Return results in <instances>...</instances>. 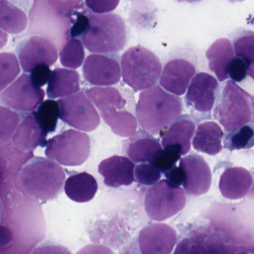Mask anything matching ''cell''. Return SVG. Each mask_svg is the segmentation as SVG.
Wrapping results in <instances>:
<instances>
[{
  "instance_id": "6da1fadb",
  "label": "cell",
  "mask_w": 254,
  "mask_h": 254,
  "mask_svg": "<svg viewBox=\"0 0 254 254\" xmlns=\"http://www.w3.org/2000/svg\"><path fill=\"white\" fill-rule=\"evenodd\" d=\"M182 111L181 100L158 86L142 92L136 107L140 127L152 135L171 127L180 117Z\"/></svg>"
},
{
  "instance_id": "7a4b0ae2",
  "label": "cell",
  "mask_w": 254,
  "mask_h": 254,
  "mask_svg": "<svg viewBox=\"0 0 254 254\" xmlns=\"http://www.w3.org/2000/svg\"><path fill=\"white\" fill-rule=\"evenodd\" d=\"M65 181L64 169L53 160L33 157L18 173V190L42 201L53 199L61 192Z\"/></svg>"
},
{
  "instance_id": "3957f363",
  "label": "cell",
  "mask_w": 254,
  "mask_h": 254,
  "mask_svg": "<svg viewBox=\"0 0 254 254\" xmlns=\"http://www.w3.org/2000/svg\"><path fill=\"white\" fill-rule=\"evenodd\" d=\"M82 40L84 46L92 53H117L127 43L126 25L116 13L91 14Z\"/></svg>"
},
{
  "instance_id": "277c9868",
  "label": "cell",
  "mask_w": 254,
  "mask_h": 254,
  "mask_svg": "<svg viewBox=\"0 0 254 254\" xmlns=\"http://www.w3.org/2000/svg\"><path fill=\"white\" fill-rule=\"evenodd\" d=\"M213 116L226 131L254 124L253 96L235 82L229 80L217 95Z\"/></svg>"
},
{
  "instance_id": "5b68a950",
  "label": "cell",
  "mask_w": 254,
  "mask_h": 254,
  "mask_svg": "<svg viewBox=\"0 0 254 254\" xmlns=\"http://www.w3.org/2000/svg\"><path fill=\"white\" fill-rule=\"evenodd\" d=\"M86 94L115 134L123 137L135 134L137 119L125 110L126 100L117 89L110 86L93 87L87 89Z\"/></svg>"
},
{
  "instance_id": "8992f818",
  "label": "cell",
  "mask_w": 254,
  "mask_h": 254,
  "mask_svg": "<svg viewBox=\"0 0 254 254\" xmlns=\"http://www.w3.org/2000/svg\"><path fill=\"white\" fill-rule=\"evenodd\" d=\"M121 65L124 81L134 92L155 86L162 71L159 58L152 51L140 46H133L123 54Z\"/></svg>"
},
{
  "instance_id": "52a82bcc",
  "label": "cell",
  "mask_w": 254,
  "mask_h": 254,
  "mask_svg": "<svg viewBox=\"0 0 254 254\" xmlns=\"http://www.w3.org/2000/svg\"><path fill=\"white\" fill-rule=\"evenodd\" d=\"M90 147L87 134L68 129L48 140L45 155L62 165L79 166L89 158Z\"/></svg>"
},
{
  "instance_id": "ba28073f",
  "label": "cell",
  "mask_w": 254,
  "mask_h": 254,
  "mask_svg": "<svg viewBox=\"0 0 254 254\" xmlns=\"http://www.w3.org/2000/svg\"><path fill=\"white\" fill-rule=\"evenodd\" d=\"M186 197L180 188L171 186L161 180L148 190L145 196V210L152 220L164 221L172 217L186 205Z\"/></svg>"
},
{
  "instance_id": "9c48e42d",
  "label": "cell",
  "mask_w": 254,
  "mask_h": 254,
  "mask_svg": "<svg viewBox=\"0 0 254 254\" xmlns=\"http://www.w3.org/2000/svg\"><path fill=\"white\" fill-rule=\"evenodd\" d=\"M60 119L69 126L84 131H91L100 124V116L83 92L58 100Z\"/></svg>"
},
{
  "instance_id": "30bf717a",
  "label": "cell",
  "mask_w": 254,
  "mask_h": 254,
  "mask_svg": "<svg viewBox=\"0 0 254 254\" xmlns=\"http://www.w3.org/2000/svg\"><path fill=\"white\" fill-rule=\"evenodd\" d=\"M44 97V90L33 83L31 76L22 74L1 92L0 99L5 107L30 113L38 108Z\"/></svg>"
},
{
  "instance_id": "8fae6325",
  "label": "cell",
  "mask_w": 254,
  "mask_h": 254,
  "mask_svg": "<svg viewBox=\"0 0 254 254\" xmlns=\"http://www.w3.org/2000/svg\"><path fill=\"white\" fill-rule=\"evenodd\" d=\"M219 83L213 76L201 72L192 78L185 101L193 116L210 119L217 96Z\"/></svg>"
},
{
  "instance_id": "7c38bea8",
  "label": "cell",
  "mask_w": 254,
  "mask_h": 254,
  "mask_svg": "<svg viewBox=\"0 0 254 254\" xmlns=\"http://www.w3.org/2000/svg\"><path fill=\"white\" fill-rule=\"evenodd\" d=\"M16 52L21 67L28 73L40 64L54 65L58 58L56 46L42 36H31L22 40L16 46Z\"/></svg>"
},
{
  "instance_id": "4fadbf2b",
  "label": "cell",
  "mask_w": 254,
  "mask_h": 254,
  "mask_svg": "<svg viewBox=\"0 0 254 254\" xmlns=\"http://www.w3.org/2000/svg\"><path fill=\"white\" fill-rule=\"evenodd\" d=\"M83 75L85 80L93 86L116 84L121 78L119 61L111 55H89L84 64Z\"/></svg>"
},
{
  "instance_id": "5bb4252c",
  "label": "cell",
  "mask_w": 254,
  "mask_h": 254,
  "mask_svg": "<svg viewBox=\"0 0 254 254\" xmlns=\"http://www.w3.org/2000/svg\"><path fill=\"white\" fill-rule=\"evenodd\" d=\"M177 234L169 225L153 224L140 231L137 243L140 254H171Z\"/></svg>"
},
{
  "instance_id": "9a60e30c",
  "label": "cell",
  "mask_w": 254,
  "mask_h": 254,
  "mask_svg": "<svg viewBox=\"0 0 254 254\" xmlns=\"http://www.w3.org/2000/svg\"><path fill=\"white\" fill-rule=\"evenodd\" d=\"M180 167L184 172L183 188L189 195L205 194L210 190L212 183V173L205 160L197 155H190L180 160Z\"/></svg>"
},
{
  "instance_id": "2e32d148",
  "label": "cell",
  "mask_w": 254,
  "mask_h": 254,
  "mask_svg": "<svg viewBox=\"0 0 254 254\" xmlns=\"http://www.w3.org/2000/svg\"><path fill=\"white\" fill-rule=\"evenodd\" d=\"M195 71V66L189 61L183 59L172 60L164 66L160 84L166 90L175 95H183Z\"/></svg>"
},
{
  "instance_id": "e0dca14e",
  "label": "cell",
  "mask_w": 254,
  "mask_h": 254,
  "mask_svg": "<svg viewBox=\"0 0 254 254\" xmlns=\"http://www.w3.org/2000/svg\"><path fill=\"white\" fill-rule=\"evenodd\" d=\"M135 165L127 157L113 155L103 160L98 165V173L104 177V182L110 188L128 186L134 182Z\"/></svg>"
},
{
  "instance_id": "ac0fdd59",
  "label": "cell",
  "mask_w": 254,
  "mask_h": 254,
  "mask_svg": "<svg viewBox=\"0 0 254 254\" xmlns=\"http://www.w3.org/2000/svg\"><path fill=\"white\" fill-rule=\"evenodd\" d=\"M46 135L36 119L34 112L27 114L19 124L14 135L13 144L25 152H32L38 146H47Z\"/></svg>"
},
{
  "instance_id": "d6986e66",
  "label": "cell",
  "mask_w": 254,
  "mask_h": 254,
  "mask_svg": "<svg viewBox=\"0 0 254 254\" xmlns=\"http://www.w3.org/2000/svg\"><path fill=\"white\" fill-rule=\"evenodd\" d=\"M253 184L250 172L243 167H229L222 173L219 182L222 195L228 199H240L247 195Z\"/></svg>"
},
{
  "instance_id": "ffe728a7",
  "label": "cell",
  "mask_w": 254,
  "mask_h": 254,
  "mask_svg": "<svg viewBox=\"0 0 254 254\" xmlns=\"http://www.w3.org/2000/svg\"><path fill=\"white\" fill-rule=\"evenodd\" d=\"M31 158H33L32 152L20 150L14 145L9 143L1 145V182H4L5 190L12 189L14 187L18 173Z\"/></svg>"
},
{
  "instance_id": "44dd1931",
  "label": "cell",
  "mask_w": 254,
  "mask_h": 254,
  "mask_svg": "<svg viewBox=\"0 0 254 254\" xmlns=\"http://www.w3.org/2000/svg\"><path fill=\"white\" fill-rule=\"evenodd\" d=\"M126 153L137 163L153 164L158 154L163 150L162 146L157 139L147 131L140 130L126 141Z\"/></svg>"
},
{
  "instance_id": "7402d4cb",
  "label": "cell",
  "mask_w": 254,
  "mask_h": 254,
  "mask_svg": "<svg viewBox=\"0 0 254 254\" xmlns=\"http://www.w3.org/2000/svg\"><path fill=\"white\" fill-rule=\"evenodd\" d=\"M210 69L216 74L219 81L228 77V68L235 59L236 53L231 40L221 38L215 41L206 52Z\"/></svg>"
},
{
  "instance_id": "603a6c76",
  "label": "cell",
  "mask_w": 254,
  "mask_h": 254,
  "mask_svg": "<svg viewBox=\"0 0 254 254\" xmlns=\"http://www.w3.org/2000/svg\"><path fill=\"white\" fill-rule=\"evenodd\" d=\"M81 77L75 70L57 68L52 71L46 93L51 99L70 96L80 89Z\"/></svg>"
},
{
  "instance_id": "cb8c5ba5",
  "label": "cell",
  "mask_w": 254,
  "mask_h": 254,
  "mask_svg": "<svg viewBox=\"0 0 254 254\" xmlns=\"http://www.w3.org/2000/svg\"><path fill=\"white\" fill-rule=\"evenodd\" d=\"M195 129V123L187 115L180 116L163 134L162 146L164 148L177 146L181 149L183 155H186L190 150Z\"/></svg>"
},
{
  "instance_id": "d4e9b609",
  "label": "cell",
  "mask_w": 254,
  "mask_h": 254,
  "mask_svg": "<svg viewBox=\"0 0 254 254\" xmlns=\"http://www.w3.org/2000/svg\"><path fill=\"white\" fill-rule=\"evenodd\" d=\"M224 133L218 124L204 122L198 125L194 136V149L210 155H217L222 149Z\"/></svg>"
},
{
  "instance_id": "484cf974",
  "label": "cell",
  "mask_w": 254,
  "mask_h": 254,
  "mask_svg": "<svg viewBox=\"0 0 254 254\" xmlns=\"http://www.w3.org/2000/svg\"><path fill=\"white\" fill-rule=\"evenodd\" d=\"M66 195L79 203L91 201L98 190V183L95 178L89 173H76L70 176L64 185Z\"/></svg>"
},
{
  "instance_id": "4316f807",
  "label": "cell",
  "mask_w": 254,
  "mask_h": 254,
  "mask_svg": "<svg viewBox=\"0 0 254 254\" xmlns=\"http://www.w3.org/2000/svg\"><path fill=\"white\" fill-rule=\"evenodd\" d=\"M28 25V17L23 10L7 1L0 0V27L11 34L22 32Z\"/></svg>"
},
{
  "instance_id": "83f0119b",
  "label": "cell",
  "mask_w": 254,
  "mask_h": 254,
  "mask_svg": "<svg viewBox=\"0 0 254 254\" xmlns=\"http://www.w3.org/2000/svg\"><path fill=\"white\" fill-rule=\"evenodd\" d=\"M34 112L39 125L46 135L55 131L61 114L58 101L46 100L39 106L37 111Z\"/></svg>"
},
{
  "instance_id": "f1b7e54d",
  "label": "cell",
  "mask_w": 254,
  "mask_h": 254,
  "mask_svg": "<svg viewBox=\"0 0 254 254\" xmlns=\"http://www.w3.org/2000/svg\"><path fill=\"white\" fill-rule=\"evenodd\" d=\"M225 148L231 151L250 149L254 146V125H244L229 131L224 139Z\"/></svg>"
},
{
  "instance_id": "f546056e",
  "label": "cell",
  "mask_w": 254,
  "mask_h": 254,
  "mask_svg": "<svg viewBox=\"0 0 254 254\" xmlns=\"http://www.w3.org/2000/svg\"><path fill=\"white\" fill-rule=\"evenodd\" d=\"M85 57L83 43L77 38L69 39L60 52V61L67 68H79L83 64Z\"/></svg>"
},
{
  "instance_id": "4dcf8cb0",
  "label": "cell",
  "mask_w": 254,
  "mask_h": 254,
  "mask_svg": "<svg viewBox=\"0 0 254 254\" xmlns=\"http://www.w3.org/2000/svg\"><path fill=\"white\" fill-rule=\"evenodd\" d=\"M0 90L2 92L20 72L19 62L14 54L4 52L0 55Z\"/></svg>"
},
{
  "instance_id": "1f68e13d",
  "label": "cell",
  "mask_w": 254,
  "mask_h": 254,
  "mask_svg": "<svg viewBox=\"0 0 254 254\" xmlns=\"http://www.w3.org/2000/svg\"><path fill=\"white\" fill-rule=\"evenodd\" d=\"M1 117V130H0V140L1 145L7 144L13 139V135L19 127V114L12 111L10 109L1 106L0 107Z\"/></svg>"
},
{
  "instance_id": "d6a6232c",
  "label": "cell",
  "mask_w": 254,
  "mask_h": 254,
  "mask_svg": "<svg viewBox=\"0 0 254 254\" xmlns=\"http://www.w3.org/2000/svg\"><path fill=\"white\" fill-rule=\"evenodd\" d=\"M236 56L244 60L249 65L254 64V32L246 31L234 42Z\"/></svg>"
},
{
  "instance_id": "836d02e7",
  "label": "cell",
  "mask_w": 254,
  "mask_h": 254,
  "mask_svg": "<svg viewBox=\"0 0 254 254\" xmlns=\"http://www.w3.org/2000/svg\"><path fill=\"white\" fill-rule=\"evenodd\" d=\"M181 155L183 154L180 148L174 146H168L158 154L152 164L156 166L161 173H166L175 166Z\"/></svg>"
},
{
  "instance_id": "e575fe53",
  "label": "cell",
  "mask_w": 254,
  "mask_h": 254,
  "mask_svg": "<svg viewBox=\"0 0 254 254\" xmlns=\"http://www.w3.org/2000/svg\"><path fill=\"white\" fill-rule=\"evenodd\" d=\"M136 180L146 186L156 185L161 178V171L151 163H143L136 167L134 170Z\"/></svg>"
},
{
  "instance_id": "d590c367",
  "label": "cell",
  "mask_w": 254,
  "mask_h": 254,
  "mask_svg": "<svg viewBox=\"0 0 254 254\" xmlns=\"http://www.w3.org/2000/svg\"><path fill=\"white\" fill-rule=\"evenodd\" d=\"M250 65L242 58L236 57L228 68V77L236 82H241L249 74Z\"/></svg>"
},
{
  "instance_id": "8d00e7d4",
  "label": "cell",
  "mask_w": 254,
  "mask_h": 254,
  "mask_svg": "<svg viewBox=\"0 0 254 254\" xmlns=\"http://www.w3.org/2000/svg\"><path fill=\"white\" fill-rule=\"evenodd\" d=\"M119 1L120 0H85V4L93 13L103 14L114 10Z\"/></svg>"
},
{
  "instance_id": "74e56055",
  "label": "cell",
  "mask_w": 254,
  "mask_h": 254,
  "mask_svg": "<svg viewBox=\"0 0 254 254\" xmlns=\"http://www.w3.org/2000/svg\"><path fill=\"white\" fill-rule=\"evenodd\" d=\"M89 16L84 13H76V17L72 23L70 30L71 38L81 37L85 34L89 25Z\"/></svg>"
},
{
  "instance_id": "f35d334b",
  "label": "cell",
  "mask_w": 254,
  "mask_h": 254,
  "mask_svg": "<svg viewBox=\"0 0 254 254\" xmlns=\"http://www.w3.org/2000/svg\"><path fill=\"white\" fill-rule=\"evenodd\" d=\"M52 71H51L49 65L46 64H40L33 69L31 71V80L36 86L41 87L49 82L50 79Z\"/></svg>"
},
{
  "instance_id": "ab89813d",
  "label": "cell",
  "mask_w": 254,
  "mask_h": 254,
  "mask_svg": "<svg viewBox=\"0 0 254 254\" xmlns=\"http://www.w3.org/2000/svg\"><path fill=\"white\" fill-rule=\"evenodd\" d=\"M165 176L167 182L174 188H180V185H183L184 182V172L180 166L179 167L174 166L171 170L165 173Z\"/></svg>"
},
{
  "instance_id": "60d3db41",
  "label": "cell",
  "mask_w": 254,
  "mask_h": 254,
  "mask_svg": "<svg viewBox=\"0 0 254 254\" xmlns=\"http://www.w3.org/2000/svg\"><path fill=\"white\" fill-rule=\"evenodd\" d=\"M31 254H71L65 248L61 246H40L34 249Z\"/></svg>"
},
{
  "instance_id": "b9f144b4",
  "label": "cell",
  "mask_w": 254,
  "mask_h": 254,
  "mask_svg": "<svg viewBox=\"0 0 254 254\" xmlns=\"http://www.w3.org/2000/svg\"><path fill=\"white\" fill-rule=\"evenodd\" d=\"M77 254H114L109 248L100 245H89L81 249Z\"/></svg>"
},
{
  "instance_id": "7bdbcfd3",
  "label": "cell",
  "mask_w": 254,
  "mask_h": 254,
  "mask_svg": "<svg viewBox=\"0 0 254 254\" xmlns=\"http://www.w3.org/2000/svg\"><path fill=\"white\" fill-rule=\"evenodd\" d=\"M249 74L254 79V64L251 65L250 68H249Z\"/></svg>"
},
{
  "instance_id": "ee69618b",
  "label": "cell",
  "mask_w": 254,
  "mask_h": 254,
  "mask_svg": "<svg viewBox=\"0 0 254 254\" xmlns=\"http://www.w3.org/2000/svg\"><path fill=\"white\" fill-rule=\"evenodd\" d=\"M175 1H178V2H182V1H187L189 3L197 2V1H201V0H175Z\"/></svg>"
},
{
  "instance_id": "f6af8a7d",
  "label": "cell",
  "mask_w": 254,
  "mask_h": 254,
  "mask_svg": "<svg viewBox=\"0 0 254 254\" xmlns=\"http://www.w3.org/2000/svg\"><path fill=\"white\" fill-rule=\"evenodd\" d=\"M250 196L254 198V183L253 188H252V190H251Z\"/></svg>"
},
{
  "instance_id": "bcb514c9",
  "label": "cell",
  "mask_w": 254,
  "mask_h": 254,
  "mask_svg": "<svg viewBox=\"0 0 254 254\" xmlns=\"http://www.w3.org/2000/svg\"><path fill=\"white\" fill-rule=\"evenodd\" d=\"M229 1H231V2H235V1H243L245 0H229Z\"/></svg>"
},
{
  "instance_id": "7dc6e473",
  "label": "cell",
  "mask_w": 254,
  "mask_h": 254,
  "mask_svg": "<svg viewBox=\"0 0 254 254\" xmlns=\"http://www.w3.org/2000/svg\"></svg>"
}]
</instances>
